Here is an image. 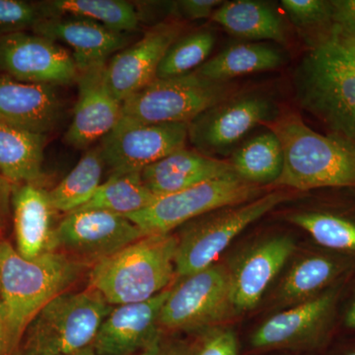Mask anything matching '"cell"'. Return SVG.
I'll return each mask as SVG.
<instances>
[{"label": "cell", "instance_id": "obj_18", "mask_svg": "<svg viewBox=\"0 0 355 355\" xmlns=\"http://www.w3.org/2000/svg\"><path fill=\"white\" fill-rule=\"evenodd\" d=\"M33 32L69 46L79 72L107 62L110 55L127 48L130 43L128 33L114 31L100 23L83 18H46L35 26Z\"/></svg>", "mask_w": 355, "mask_h": 355}, {"label": "cell", "instance_id": "obj_15", "mask_svg": "<svg viewBox=\"0 0 355 355\" xmlns=\"http://www.w3.org/2000/svg\"><path fill=\"white\" fill-rule=\"evenodd\" d=\"M171 289L142 302L114 306L105 318L94 342L97 355H137L157 342L159 317Z\"/></svg>", "mask_w": 355, "mask_h": 355}, {"label": "cell", "instance_id": "obj_24", "mask_svg": "<svg viewBox=\"0 0 355 355\" xmlns=\"http://www.w3.org/2000/svg\"><path fill=\"white\" fill-rule=\"evenodd\" d=\"M211 20L239 38L280 44L286 42L282 19L272 7L263 2L254 0L223 2L212 14Z\"/></svg>", "mask_w": 355, "mask_h": 355}, {"label": "cell", "instance_id": "obj_41", "mask_svg": "<svg viewBox=\"0 0 355 355\" xmlns=\"http://www.w3.org/2000/svg\"><path fill=\"white\" fill-rule=\"evenodd\" d=\"M336 36H338V38L342 40L343 43L345 44V46H347V48L349 49V51H352V55H354V57L355 58V37H342L338 36V35H336Z\"/></svg>", "mask_w": 355, "mask_h": 355}, {"label": "cell", "instance_id": "obj_4", "mask_svg": "<svg viewBox=\"0 0 355 355\" xmlns=\"http://www.w3.org/2000/svg\"><path fill=\"white\" fill-rule=\"evenodd\" d=\"M178 236L146 235L91 266L89 286L112 306L142 302L176 277Z\"/></svg>", "mask_w": 355, "mask_h": 355}, {"label": "cell", "instance_id": "obj_39", "mask_svg": "<svg viewBox=\"0 0 355 355\" xmlns=\"http://www.w3.org/2000/svg\"><path fill=\"white\" fill-rule=\"evenodd\" d=\"M137 355H193V352L183 343H164L160 338L148 349Z\"/></svg>", "mask_w": 355, "mask_h": 355}, {"label": "cell", "instance_id": "obj_25", "mask_svg": "<svg viewBox=\"0 0 355 355\" xmlns=\"http://www.w3.org/2000/svg\"><path fill=\"white\" fill-rule=\"evenodd\" d=\"M284 62V55L275 46L261 43L235 44L193 72L210 81L224 83L234 77L279 69Z\"/></svg>", "mask_w": 355, "mask_h": 355}, {"label": "cell", "instance_id": "obj_27", "mask_svg": "<svg viewBox=\"0 0 355 355\" xmlns=\"http://www.w3.org/2000/svg\"><path fill=\"white\" fill-rule=\"evenodd\" d=\"M105 167L100 146L88 149L71 172L48 191L53 209L69 214L88 202L101 186Z\"/></svg>", "mask_w": 355, "mask_h": 355}, {"label": "cell", "instance_id": "obj_8", "mask_svg": "<svg viewBox=\"0 0 355 355\" xmlns=\"http://www.w3.org/2000/svg\"><path fill=\"white\" fill-rule=\"evenodd\" d=\"M230 89L196 72L156 78L123 102V116L146 125L190 123L207 110L225 101Z\"/></svg>", "mask_w": 355, "mask_h": 355}, {"label": "cell", "instance_id": "obj_33", "mask_svg": "<svg viewBox=\"0 0 355 355\" xmlns=\"http://www.w3.org/2000/svg\"><path fill=\"white\" fill-rule=\"evenodd\" d=\"M43 19L38 2L0 0V38L33 30Z\"/></svg>", "mask_w": 355, "mask_h": 355}, {"label": "cell", "instance_id": "obj_22", "mask_svg": "<svg viewBox=\"0 0 355 355\" xmlns=\"http://www.w3.org/2000/svg\"><path fill=\"white\" fill-rule=\"evenodd\" d=\"M16 251L26 260H35L50 246L53 228L48 191L39 184L14 186L12 195Z\"/></svg>", "mask_w": 355, "mask_h": 355}, {"label": "cell", "instance_id": "obj_43", "mask_svg": "<svg viewBox=\"0 0 355 355\" xmlns=\"http://www.w3.org/2000/svg\"><path fill=\"white\" fill-rule=\"evenodd\" d=\"M67 355H97V354H96L94 349H93L92 345H89V347H85V349H83L78 350V352H72V354Z\"/></svg>", "mask_w": 355, "mask_h": 355}, {"label": "cell", "instance_id": "obj_44", "mask_svg": "<svg viewBox=\"0 0 355 355\" xmlns=\"http://www.w3.org/2000/svg\"><path fill=\"white\" fill-rule=\"evenodd\" d=\"M0 293H1V272H0Z\"/></svg>", "mask_w": 355, "mask_h": 355}, {"label": "cell", "instance_id": "obj_21", "mask_svg": "<svg viewBox=\"0 0 355 355\" xmlns=\"http://www.w3.org/2000/svg\"><path fill=\"white\" fill-rule=\"evenodd\" d=\"M232 173L235 171L231 162L184 147L144 168L141 179L147 189L159 198Z\"/></svg>", "mask_w": 355, "mask_h": 355}, {"label": "cell", "instance_id": "obj_23", "mask_svg": "<svg viewBox=\"0 0 355 355\" xmlns=\"http://www.w3.org/2000/svg\"><path fill=\"white\" fill-rule=\"evenodd\" d=\"M46 135L0 123V175L16 186L39 184Z\"/></svg>", "mask_w": 355, "mask_h": 355}, {"label": "cell", "instance_id": "obj_35", "mask_svg": "<svg viewBox=\"0 0 355 355\" xmlns=\"http://www.w3.org/2000/svg\"><path fill=\"white\" fill-rule=\"evenodd\" d=\"M193 355H238V343L231 329L217 326L207 331Z\"/></svg>", "mask_w": 355, "mask_h": 355}, {"label": "cell", "instance_id": "obj_32", "mask_svg": "<svg viewBox=\"0 0 355 355\" xmlns=\"http://www.w3.org/2000/svg\"><path fill=\"white\" fill-rule=\"evenodd\" d=\"M288 220L309 233L321 246L355 253V222L320 212L293 214Z\"/></svg>", "mask_w": 355, "mask_h": 355}, {"label": "cell", "instance_id": "obj_40", "mask_svg": "<svg viewBox=\"0 0 355 355\" xmlns=\"http://www.w3.org/2000/svg\"><path fill=\"white\" fill-rule=\"evenodd\" d=\"M345 324L349 328L355 330V301L347 311V316H345Z\"/></svg>", "mask_w": 355, "mask_h": 355}, {"label": "cell", "instance_id": "obj_9", "mask_svg": "<svg viewBox=\"0 0 355 355\" xmlns=\"http://www.w3.org/2000/svg\"><path fill=\"white\" fill-rule=\"evenodd\" d=\"M234 313L232 272L214 263L180 279L171 288L161 309L159 326L170 331L211 329Z\"/></svg>", "mask_w": 355, "mask_h": 355}, {"label": "cell", "instance_id": "obj_10", "mask_svg": "<svg viewBox=\"0 0 355 355\" xmlns=\"http://www.w3.org/2000/svg\"><path fill=\"white\" fill-rule=\"evenodd\" d=\"M146 236L125 216L103 210L65 214L53 228L48 252H58L92 266Z\"/></svg>", "mask_w": 355, "mask_h": 355}, {"label": "cell", "instance_id": "obj_30", "mask_svg": "<svg viewBox=\"0 0 355 355\" xmlns=\"http://www.w3.org/2000/svg\"><path fill=\"white\" fill-rule=\"evenodd\" d=\"M338 273V266L331 259L313 256L303 259L287 273L279 291L284 304L297 305L316 297Z\"/></svg>", "mask_w": 355, "mask_h": 355}, {"label": "cell", "instance_id": "obj_17", "mask_svg": "<svg viewBox=\"0 0 355 355\" xmlns=\"http://www.w3.org/2000/svg\"><path fill=\"white\" fill-rule=\"evenodd\" d=\"M64 104L57 86L0 76V123L46 135L58 128Z\"/></svg>", "mask_w": 355, "mask_h": 355}, {"label": "cell", "instance_id": "obj_12", "mask_svg": "<svg viewBox=\"0 0 355 355\" xmlns=\"http://www.w3.org/2000/svg\"><path fill=\"white\" fill-rule=\"evenodd\" d=\"M0 69L26 83L69 85L78 69L72 53L53 40L28 32L0 38Z\"/></svg>", "mask_w": 355, "mask_h": 355}, {"label": "cell", "instance_id": "obj_1", "mask_svg": "<svg viewBox=\"0 0 355 355\" xmlns=\"http://www.w3.org/2000/svg\"><path fill=\"white\" fill-rule=\"evenodd\" d=\"M86 266L58 252H46L35 260H26L10 243L0 240V321L7 350L15 347L51 299L78 282Z\"/></svg>", "mask_w": 355, "mask_h": 355}, {"label": "cell", "instance_id": "obj_3", "mask_svg": "<svg viewBox=\"0 0 355 355\" xmlns=\"http://www.w3.org/2000/svg\"><path fill=\"white\" fill-rule=\"evenodd\" d=\"M282 144L284 165L275 186L298 191L355 188V148L335 135H324L295 113L266 123Z\"/></svg>", "mask_w": 355, "mask_h": 355}, {"label": "cell", "instance_id": "obj_36", "mask_svg": "<svg viewBox=\"0 0 355 355\" xmlns=\"http://www.w3.org/2000/svg\"><path fill=\"white\" fill-rule=\"evenodd\" d=\"M331 33L355 37V0H331Z\"/></svg>", "mask_w": 355, "mask_h": 355}, {"label": "cell", "instance_id": "obj_5", "mask_svg": "<svg viewBox=\"0 0 355 355\" xmlns=\"http://www.w3.org/2000/svg\"><path fill=\"white\" fill-rule=\"evenodd\" d=\"M113 308L90 287L64 292L51 299L28 327V349L32 355H67L85 349Z\"/></svg>", "mask_w": 355, "mask_h": 355}, {"label": "cell", "instance_id": "obj_26", "mask_svg": "<svg viewBox=\"0 0 355 355\" xmlns=\"http://www.w3.org/2000/svg\"><path fill=\"white\" fill-rule=\"evenodd\" d=\"M38 4L44 19L83 18L100 23L116 32L135 31L140 21L135 6L125 0H48Z\"/></svg>", "mask_w": 355, "mask_h": 355}, {"label": "cell", "instance_id": "obj_31", "mask_svg": "<svg viewBox=\"0 0 355 355\" xmlns=\"http://www.w3.org/2000/svg\"><path fill=\"white\" fill-rule=\"evenodd\" d=\"M216 43L210 31L191 33L171 44L159 64L156 78L167 79L186 76L207 62ZM193 70V71H195Z\"/></svg>", "mask_w": 355, "mask_h": 355}, {"label": "cell", "instance_id": "obj_29", "mask_svg": "<svg viewBox=\"0 0 355 355\" xmlns=\"http://www.w3.org/2000/svg\"><path fill=\"white\" fill-rule=\"evenodd\" d=\"M231 164L236 174L250 183H275L284 165L279 139L272 130L257 135L236 151Z\"/></svg>", "mask_w": 355, "mask_h": 355}, {"label": "cell", "instance_id": "obj_11", "mask_svg": "<svg viewBox=\"0 0 355 355\" xmlns=\"http://www.w3.org/2000/svg\"><path fill=\"white\" fill-rule=\"evenodd\" d=\"M189 123L146 125L121 116L101 139V153L111 175L141 172L186 146Z\"/></svg>", "mask_w": 355, "mask_h": 355}, {"label": "cell", "instance_id": "obj_2", "mask_svg": "<svg viewBox=\"0 0 355 355\" xmlns=\"http://www.w3.org/2000/svg\"><path fill=\"white\" fill-rule=\"evenodd\" d=\"M295 86L301 107L355 148V58L342 40L330 33L314 44Z\"/></svg>", "mask_w": 355, "mask_h": 355}, {"label": "cell", "instance_id": "obj_45", "mask_svg": "<svg viewBox=\"0 0 355 355\" xmlns=\"http://www.w3.org/2000/svg\"><path fill=\"white\" fill-rule=\"evenodd\" d=\"M347 355H355V352H350V354H347Z\"/></svg>", "mask_w": 355, "mask_h": 355}, {"label": "cell", "instance_id": "obj_20", "mask_svg": "<svg viewBox=\"0 0 355 355\" xmlns=\"http://www.w3.org/2000/svg\"><path fill=\"white\" fill-rule=\"evenodd\" d=\"M295 249L288 236H275L254 246L232 272L236 312L254 309Z\"/></svg>", "mask_w": 355, "mask_h": 355}, {"label": "cell", "instance_id": "obj_28", "mask_svg": "<svg viewBox=\"0 0 355 355\" xmlns=\"http://www.w3.org/2000/svg\"><path fill=\"white\" fill-rule=\"evenodd\" d=\"M157 198L144 184L141 172L110 175L91 200L74 211L103 210L127 216L146 209Z\"/></svg>", "mask_w": 355, "mask_h": 355}, {"label": "cell", "instance_id": "obj_13", "mask_svg": "<svg viewBox=\"0 0 355 355\" xmlns=\"http://www.w3.org/2000/svg\"><path fill=\"white\" fill-rule=\"evenodd\" d=\"M277 107L265 96L248 94L225 100L189 123V139L202 153H220L257 125L275 120Z\"/></svg>", "mask_w": 355, "mask_h": 355}, {"label": "cell", "instance_id": "obj_16", "mask_svg": "<svg viewBox=\"0 0 355 355\" xmlns=\"http://www.w3.org/2000/svg\"><path fill=\"white\" fill-rule=\"evenodd\" d=\"M107 62L79 72L78 98L73 119L65 135V141L77 149H86L104 139L121 121L123 103L118 101L107 85Z\"/></svg>", "mask_w": 355, "mask_h": 355}, {"label": "cell", "instance_id": "obj_37", "mask_svg": "<svg viewBox=\"0 0 355 355\" xmlns=\"http://www.w3.org/2000/svg\"><path fill=\"white\" fill-rule=\"evenodd\" d=\"M222 3L220 0H182L177 2V8L187 19H205L211 18Z\"/></svg>", "mask_w": 355, "mask_h": 355}, {"label": "cell", "instance_id": "obj_46", "mask_svg": "<svg viewBox=\"0 0 355 355\" xmlns=\"http://www.w3.org/2000/svg\"><path fill=\"white\" fill-rule=\"evenodd\" d=\"M0 240H1V237H0Z\"/></svg>", "mask_w": 355, "mask_h": 355}, {"label": "cell", "instance_id": "obj_14", "mask_svg": "<svg viewBox=\"0 0 355 355\" xmlns=\"http://www.w3.org/2000/svg\"><path fill=\"white\" fill-rule=\"evenodd\" d=\"M184 24L172 20L158 23L137 43L116 53L106 65V83L112 94L123 103L156 79L168 49L181 37Z\"/></svg>", "mask_w": 355, "mask_h": 355}, {"label": "cell", "instance_id": "obj_42", "mask_svg": "<svg viewBox=\"0 0 355 355\" xmlns=\"http://www.w3.org/2000/svg\"><path fill=\"white\" fill-rule=\"evenodd\" d=\"M6 331H4L3 324L0 321V355L6 352Z\"/></svg>", "mask_w": 355, "mask_h": 355}, {"label": "cell", "instance_id": "obj_38", "mask_svg": "<svg viewBox=\"0 0 355 355\" xmlns=\"http://www.w3.org/2000/svg\"><path fill=\"white\" fill-rule=\"evenodd\" d=\"M13 190L14 184L0 175V237L10 220Z\"/></svg>", "mask_w": 355, "mask_h": 355}, {"label": "cell", "instance_id": "obj_34", "mask_svg": "<svg viewBox=\"0 0 355 355\" xmlns=\"http://www.w3.org/2000/svg\"><path fill=\"white\" fill-rule=\"evenodd\" d=\"M282 6L292 23L300 28L331 23V1L326 0H282Z\"/></svg>", "mask_w": 355, "mask_h": 355}, {"label": "cell", "instance_id": "obj_19", "mask_svg": "<svg viewBox=\"0 0 355 355\" xmlns=\"http://www.w3.org/2000/svg\"><path fill=\"white\" fill-rule=\"evenodd\" d=\"M335 301L336 292L328 291L275 315L254 331L252 347L272 349L312 343L323 330Z\"/></svg>", "mask_w": 355, "mask_h": 355}, {"label": "cell", "instance_id": "obj_6", "mask_svg": "<svg viewBox=\"0 0 355 355\" xmlns=\"http://www.w3.org/2000/svg\"><path fill=\"white\" fill-rule=\"evenodd\" d=\"M291 198L287 191H270L241 205L222 207L198 217L178 237L175 266L178 279L214 265L231 242L253 222Z\"/></svg>", "mask_w": 355, "mask_h": 355}, {"label": "cell", "instance_id": "obj_7", "mask_svg": "<svg viewBox=\"0 0 355 355\" xmlns=\"http://www.w3.org/2000/svg\"><path fill=\"white\" fill-rule=\"evenodd\" d=\"M263 189L236 173L159 197L146 209L125 216L146 235L168 234L193 219L222 209L256 200Z\"/></svg>", "mask_w": 355, "mask_h": 355}]
</instances>
